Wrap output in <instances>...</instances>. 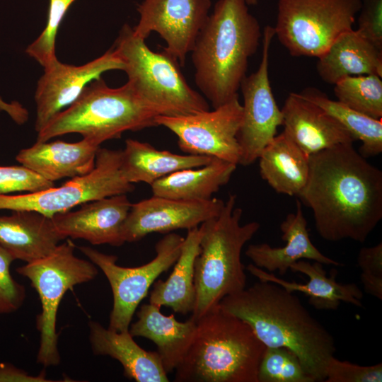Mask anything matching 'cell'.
Wrapping results in <instances>:
<instances>
[{
  "label": "cell",
  "mask_w": 382,
  "mask_h": 382,
  "mask_svg": "<svg viewBox=\"0 0 382 382\" xmlns=\"http://www.w3.org/2000/svg\"><path fill=\"white\" fill-rule=\"evenodd\" d=\"M74 248V244L68 239L48 255L16 269L18 274L30 280L40 297L42 310L36 318L40 333L37 363L44 367L60 363L56 323L64 295L74 286L90 282L98 274L96 265L76 257Z\"/></svg>",
  "instance_id": "8"
},
{
  "label": "cell",
  "mask_w": 382,
  "mask_h": 382,
  "mask_svg": "<svg viewBox=\"0 0 382 382\" xmlns=\"http://www.w3.org/2000/svg\"><path fill=\"white\" fill-rule=\"evenodd\" d=\"M0 110L6 112L18 125L25 123L28 119V112L19 102L7 103L0 97Z\"/></svg>",
  "instance_id": "40"
},
{
  "label": "cell",
  "mask_w": 382,
  "mask_h": 382,
  "mask_svg": "<svg viewBox=\"0 0 382 382\" xmlns=\"http://www.w3.org/2000/svg\"><path fill=\"white\" fill-rule=\"evenodd\" d=\"M243 115L238 94L212 111L170 117L158 115L156 122L174 133L187 154L205 156L239 164L238 134Z\"/></svg>",
  "instance_id": "12"
},
{
  "label": "cell",
  "mask_w": 382,
  "mask_h": 382,
  "mask_svg": "<svg viewBox=\"0 0 382 382\" xmlns=\"http://www.w3.org/2000/svg\"><path fill=\"white\" fill-rule=\"evenodd\" d=\"M53 186L54 183L22 165L0 166V195L16 192H34Z\"/></svg>",
  "instance_id": "34"
},
{
  "label": "cell",
  "mask_w": 382,
  "mask_h": 382,
  "mask_svg": "<svg viewBox=\"0 0 382 382\" xmlns=\"http://www.w3.org/2000/svg\"><path fill=\"white\" fill-rule=\"evenodd\" d=\"M326 382H381L382 364L360 366L330 358L325 371Z\"/></svg>",
  "instance_id": "37"
},
{
  "label": "cell",
  "mask_w": 382,
  "mask_h": 382,
  "mask_svg": "<svg viewBox=\"0 0 382 382\" xmlns=\"http://www.w3.org/2000/svg\"><path fill=\"white\" fill-rule=\"evenodd\" d=\"M100 144L87 138L74 143L60 140L36 141L21 149L16 160L43 178L54 183L85 175L96 166Z\"/></svg>",
  "instance_id": "19"
},
{
  "label": "cell",
  "mask_w": 382,
  "mask_h": 382,
  "mask_svg": "<svg viewBox=\"0 0 382 382\" xmlns=\"http://www.w3.org/2000/svg\"><path fill=\"white\" fill-rule=\"evenodd\" d=\"M357 31L382 51V0H361Z\"/></svg>",
  "instance_id": "38"
},
{
  "label": "cell",
  "mask_w": 382,
  "mask_h": 382,
  "mask_svg": "<svg viewBox=\"0 0 382 382\" xmlns=\"http://www.w3.org/2000/svg\"><path fill=\"white\" fill-rule=\"evenodd\" d=\"M184 237L168 233L155 245L156 256L138 267H125L117 264V257L103 253L88 246H81L83 253L105 275L110 285L113 305L108 328L128 331L132 317L140 302L147 296L151 285L177 261Z\"/></svg>",
  "instance_id": "11"
},
{
  "label": "cell",
  "mask_w": 382,
  "mask_h": 382,
  "mask_svg": "<svg viewBox=\"0 0 382 382\" xmlns=\"http://www.w3.org/2000/svg\"><path fill=\"white\" fill-rule=\"evenodd\" d=\"M364 291L382 300V243L361 248L357 256Z\"/></svg>",
  "instance_id": "36"
},
{
  "label": "cell",
  "mask_w": 382,
  "mask_h": 382,
  "mask_svg": "<svg viewBox=\"0 0 382 382\" xmlns=\"http://www.w3.org/2000/svg\"><path fill=\"white\" fill-rule=\"evenodd\" d=\"M275 35L274 27L266 25L262 33L261 62L257 71L245 76L240 88L243 97V115L238 134L241 148L239 164L253 163L262 149L283 125L282 110L274 97L269 79V52Z\"/></svg>",
  "instance_id": "13"
},
{
  "label": "cell",
  "mask_w": 382,
  "mask_h": 382,
  "mask_svg": "<svg viewBox=\"0 0 382 382\" xmlns=\"http://www.w3.org/2000/svg\"><path fill=\"white\" fill-rule=\"evenodd\" d=\"M125 24L112 48L124 63L127 82L159 115L178 117L209 110L205 98L192 88L177 59L154 52Z\"/></svg>",
  "instance_id": "7"
},
{
  "label": "cell",
  "mask_w": 382,
  "mask_h": 382,
  "mask_svg": "<svg viewBox=\"0 0 382 382\" xmlns=\"http://www.w3.org/2000/svg\"><path fill=\"white\" fill-rule=\"evenodd\" d=\"M224 204L223 200L214 197L190 202L153 195L132 204L122 225V237L125 243H132L153 233L188 231L218 215Z\"/></svg>",
  "instance_id": "16"
},
{
  "label": "cell",
  "mask_w": 382,
  "mask_h": 382,
  "mask_svg": "<svg viewBox=\"0 0 382 382\" xmlns=\"http://www.w3.org/2000/svg\"><path fill=\"white\" fill-rule=\"evenodd\" d=\"M236 166L213 158L204 166L180 170L157 180L151 185L152 194L183 201L209 200L228 183Z\"/></svg>",
  "instance_id": "29"
},
{
  "label": "cell",
  "mask_w": 382,
  "mask_h": 382,
  "mask_svg": "<svg viewBox=\"0 0 382 382\" xmlns=\"http://www.w3.org/2000/svg\"><path fill=\"white\" fill-rule=\"evenodd\" d=\"M76 0H49L47 23L40 35L25 49L26 54L43 68L57 61L55 43L57 31L69 7Z\"/></svg>",
  "instance_id": "33"
},
{
  "label": "cell",
  "mask_w": 382,
  "mask_h": 382,
  "mask_svg": "<svg viewBox=\"0 0 382 382\" xmlns=\"http://www.w3.org/2000/svg\"><path fill=\"white\" fill-rule=\"evenodd\" d=\"M257 382H315L295 353L286 347H266L257 372Z\"/></svg>",
  "instance_id": "32"
},
{
  "label": "cell",
  "mask_w": 382,
  "mask_h": 382,
  "mask_svg": "<svg viewBox=\"0 0 382 382\" xmlns=\"http://www.w3.org/2000/svg\"><path fill=\"white\" fill-rule=\"evenodd\" d=\"M196 322L192 343L175 370V381L257 382L266 346L247 323L219 305Z\"/></svg>",
  "instance_id": "4"
},
{
  "label": "cell",
  "mask_w": 382,
  "mask_h": 382,
  "mask_svg": "<svg viewBox=\"0 0 382 382\" xmlns=\"http://www.w3.org/2000/svg\"><path fill=\"white\" fill-rule=\"evenodd\" d=\"M219 306L247 323L266 347L295 353L314 381H325L326 366L336 352L335 340L294 292L259 280L224 297Z\"/></svg>",
  "instance_id": "2"
},
{
  "label": "cell",
  "mask_w": 382,
  "mask_h": 382,
  "mask_svg": "<svg viewBox=\"0 0 382 382\" xmlns=\"http://www.w3.org/2000/svg\"><path fill=\"white\" fill-rule=\"evenodd\" d=\"M202 233L201 226L187 231L173 272L166 280L159 279L153 284L150 303L170 308L177 313L192 314L196 300L195 262Z\"/></svg>",
  "instance_id": "27"
},
{
  "label": "cell",
  "mask_w": 382,
  "mask_h": 382,
  "mask_svg": "<svg viewBox=\"0 0 382 382\" xmlns=\"http://www.w3.org/2000/svg\"><path fill=\"white\" fill-rule=\"evenodd\" d=\"M137 320L130 324L133 337H142L156 346L163 369L172 373L182 362L194 338L197 322L192 318L178 321L174 315L166 316L161 307L145 303L137 312Z\"/></svg>",
  "instance_id": "22"
},
{
  "label": "cell",
  "mask_w": 382,
  "mask_h": 382,
  "mask_svg": "<svg viewBox=\"0 0 382 382\" xmlns=\"http://www.w3.org/2000/svg\"><path fill=\"white\" fill-rule=\"evenodd\" d=\"M0 216V245L15 260L25 262L50 254L63 238L52 219L33 211H12Z\"/></svg>",
  "instance_id": "24"
},
{
  "label": "cell",
  "mask_w": 382,
  "mask_h": 382,
  "mask_svg": "<svg viewBox=\"0 0 382 382\" xmlns=\"http://www.w3.org/2000/svg\"><path fill=\"white\" fill-rule=\"evenodd\" d=\"M281 110L284 131L308 157L354 141L335 118L297 93L289 94Z\"/></svg>",
  "instance_id": "18"
},
{
  "label": "cell",
  "mask_w": 382,
  "mask_h": 382,
  "mask_svg": "<svg viewBox=\"0 0 382 382\" xmlns=\"http://www.w3.org/2000/svg\"><path fill=\"white\" fill-rule=\"evenodd\" d=\"M211 6V0H143L137 8L139 18L134 34L146 40L157 33L166 43L163 50L183 66Z\"/></svg>",
  "instance_id": "14"
},
{
  "label": "cell",
  "mask_w": 382,
  "mask_h": 382,
  "mask_svg": "<svg viewBox=\"0 0 382 382\" xmlns=\"http://www.w3.org/2000/svg\"><path fill=\"white\" fill-rule=\"evenodd\" d=\"M316 71L324 82L332 85L349 76L382 77V51L353 29L340 35L318 58Z\"/></svg>",
  "instance_id": "25"
},
{
  "label": "cell",
  "mask_w": 382,
  "mask_h": 382,
  "mask_svg": "<svg viewBox=\"0 0 382 382\" xmlns=\"http://www.w3.org/2000/svg\"><path fill=\"white\" fill-rule=\"evenodd\" d=\"M76 211L56 214L52 216L60 236L81 238L93 245L120 246L122 225L132 203L126 194L116 195L81 204Z\"/></svg>",
  "instance_id": "17"
},
{
  "label": "cell",
  "mask_w": 382,
  "mask_h": 382,
  "mask_svg": "<svg viewBox=\"0 0 382 382\" xmlns=\"http://www.w3.org/2000/svg\"><path fill=\"white\" fill-rule=\"evenodd\" d=\"M158 115L127 81L111 88L100 77L86 86L74 103L37 132V141L77 133L101 144L120 138L126 131L158 126Z\"/></svg>",
  "instance_id": "6"
},
{
  "label": "cell",
  "mask_w": 382,
  "mask_h": 382,
  "mask_svg": "<svg viewBox=\"0 0 382 382\" xmlns=\"http://www.w3.org/2000/svg\"><path fill=\"white\" fill-rule=\"evenodd\" d=\"M88 326L93 353L117 360L126 378L137 382L169 381L156 351L141 348L129 330L115 331L93 320Z\"/></svg>",
  "instance_id": "23"
},
{
  "label": "cell",
  "mask_w": 382,
  "mask_h": 382,
  "mask_svg": "<svg viewBox=\"0 0 382 382\" xmlns=\"http://www.w3.org/2000/svg\"><path fill=\"white\" fill-rule=\"evenodd\" d=\"M122 150L100 148L96 166L89 173L71 178L59 187L22 195H0V209L33 211L52 218L83 203L127 194L134 186L122 168Z\"/></svg>",
  "instance_id": "10"
},
{
  "label": "cell",
  "mask_w": 382,
  "mask_h": 382,
  "mask_svg": "<svg viewBox=\"0 0 382 382\" xmlns=\"http://www.w3.org/2000/svg\"><path fill=\"white\" fill-rule=\"evenodd\" d=\"M244 0H218L191 53L195 84L214 108L238 95L262 37Z\"/></svg>",
  "instance_id": "3"
},
{
  "label": "cell",
  "mask_w": 382,
  "mask_h": 382,
  "mask_svg": "<svg viewBox=\"0 0 382 382\" xmlns=\"http://www.w3.org/2000/svg\"><path fill=\"white\" fill-rule=\"evenodd\" d=\"M297 94L322 108L335 118L361 145L359 153L365 158L382 152V121L359 112L338 100L329 98L315 88H306Z\"/></svg>",
  "instance_id": "30"
},
{
  "label": "cell",
  "mask_w": 382,
  "mask_h": 382,
  "mask_svg": "<svg viewBox=\"0 0 382 382\" xmlns=\"http://www.w3.org/2000/svg\"><path fill=\"white\" fill-rule=\"evenodd\" d=\"M245 269L260 281L279 284L290 292L303 293L309 297V303L316 309L336 310L341 302L357 307L363 306V293L360 288L355 283L337 282L335 269L332 270L330 276H327L323 264L318 262L311 263L300 260L290 267L291 272L302 273L308 277V281L306 284L288 282L253 264H249Z\"/></svg>",
  "instance_id": "20"
},
{
  "label": "cell",
  "mask_w": 382,
  "mask_h": 382,
  "mask_svg": "<svg viewBox=\"0 0 382 382\" xmlns=\"http://www.w3.org/2000/svg\"><path fill=\"white\" fill-rule=\"evenodd\" d=\"M124 63L112 47L99 57L83 65L64 64L59 60L44 68L35 93V129L41 130L54 116L69 107L85 87L104 72L122 70Z\"/></svg>",
  "instance_id": "15"
},
{
  "label": "cell",
  "mask_w": 382,
  "mask_h": 382,
  "mask_svg": "<svg viewBox=\"0 0 382 382\" xmlns=\"http://www.w3.org/2000/svg\"><path fill=\"white\" fill-rule=\"evenodd\" d=\"M45 372L38 376H30L22 369L9 364H0V382H47Z\"/></svg>",
  "instance_id": "39"
},
{
  "label": "cell",
  "mask_w": 382,
  "mask_h": 382,
  "mask_svg": "<svg viewBox=\"0 0 382 382\" xmlns=\"http://www.w3.org/2000/svg\"><path fill=\"white\" fill-rule=\"evenodd\" d=\"M361 0H278L275 35L294 57H320L353 30Z\"/></svg>",
  "instance_id": "9"
},
{
  "label": "cell",
  "mask_w": 382,
  "mask_h": 382,
  "mask_svg": "<svg viewBox=\"0 0 382 382\" xmlns=\"http://www.w3.org/2000/svg\"><path fill=\"white\" fill-rule=\"evenodd\" d=\"M236 195H230L219 214L202 223L199 252L195 262V306L191 318L197 321L226 296L245 288L241 261L245 244L260 224H241L242 209L236 207Z\"/></svg>",
  "instance_id": "5"
},
{
  "label": "cell",
  "mask_w": 382,
  "mask_h": 382,
  "mask_svg": "<svg viewBox=\"0 0 382 382\" xmlns=\"http://www.w3.org/2000/svg\"><path fill=\"white\" fill-rule=\"evenodd\" d=\"M299 197L313 212L323 239L364 242L382 219V171L352 144L309 156V175Z\"/></svg>",
  "instance_id": "1"
},
{
  "label": "cell",
  "mask_w": 382,
  "mask_h": 382,
  "mask_svg": "<svg viewBox=\"0 0 382 382\" xmlns=\"http://www.w3.org/2000/svg\"><path fill=\"white\" fill-rule=\"evenodd\" d=\"M283 247H272L267 243L251 244L245 255L253 265L268 272L285 274L290 267L300 260H309L323 265L340 266L338 261L323 255L311 242L307 230L301 204L296 203V213L287 214L280 224Z\"/></svg>",
  "instance_id": "21"
},
{
  "label": "cell",
  "mask_w": 382,
  "mask_h": 382,
  "mask_svg": "<svg viewBox=\"0 0 382 382\" xmlns=\"http://www.w3.org/2000/svg\"><path fill=\"white\" fill-rule=\"evenodd\" d=\"M337 100L374 119L382 118V81L374 74L345 77L334 84Z\"/></svg>",
  "instance_id": "31"
},
{
  "label": "cell",
  "mask_w": 382,
  "mask_h": 382,
  "mask_svg": "<svg viewBox=\"0 0 382 382\" xmlns=\"http://www.w3.org/2000/svg\"><path fill=\"white\" fill-rule=\"evenodd\" d=\"M14 260L12 255L0 245V314L16 312L26 297L25 286L11 274L10 267Z\"/></svg>",
  "instance_id": "35"
},
{
  "label": "cell",
  "mask_w": 382,
  "mask_h": 382,
  "mask_svg": "<svg viewBox=\"0 0 382 382\" xmlns=\"http://www.w3.org/2000/svg\"><path fill=\"white\" fill-rule=\"evenodd\" d=\"M212 159L205 156L180 155L158 150L149 143L127 139L122 150L121 168L128 182L151 185L174 172L202 166Z\"/></svg>",
  "instance_id": "28"
},
{
  "label": "cell",
  "mask_w": 382,
  "mask_h": 382,
  "mask_svg": "<svg viewBox=\"0 0 382 382\" xmlns=\"http://www.w3.org/2000/svg\"><path fill=\"white\" fill-rule=\"evenodd\" d=\"M260 173L277 192L299 197L309 175V157L283 131L262 149Z\"/></svg>",
  "instance_id": "26"
},
{
  "label": "cell",
  "mask_w": 382,
  "mask_h": 382,
  "mask_svg": "<svg viewBox=\"0 0 382 382\" xmlns=\"http://www.w3.org/2000/svg\"><path fill=\"white\" fill-rule=\"evenodd\" d=\"M248 6H254L257 4L258 0H244Z\"/></svg>",
  "instance_id": "41"
}]
</instances>
